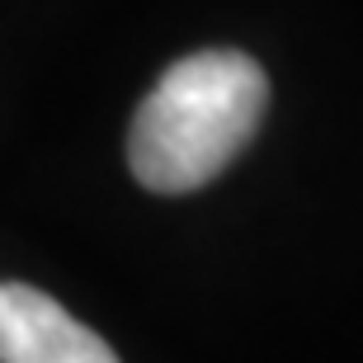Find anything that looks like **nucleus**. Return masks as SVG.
I'll list each match as a JSON object with an SVG mask.
<instances>
[{"mask_svg":"<svg viewBox=\"0 0 363 363\" xmlns=\"http://www.w3.org/2000/svg\"><path fill=\"white\" fill-rule=\"evenodd\" d=\"M269 108V76L236 48H208L165 71L137 104L128 165L151 194H194L227 170Z\"/></svg>","mask_w":363,"mask_h":363,"instance_id":"nucleus-1","label":"nucleus"},{"mask_svg":"<svg viewBox=\"0 0 363 363\" xmlns=\"http://www.w3.org/2000/svg\"><path fill=\"white\" fill-rule=\"evenodd\" d=\"M0 363H118V354L57 297L0 283Z\"/></svg>","mask_w":363,"mask_h":363,"instance_id":"nucleus-2","label":"nucleus"}]
</instances>
